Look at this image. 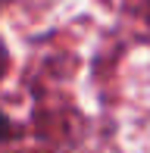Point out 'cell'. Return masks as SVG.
Wrapping results in <instances>:
<instances>
[{
	"label": "cell",
	"mask_w": 150,
	"mask_h": 153,
	"mask_svg": "<svg viewBox=\"0 0 150 153\" xmlns=\"http://www.w3.org/2000/svg\"><path fill=\"white\" fill-rule=\"evenodd\" d=\"M16 134V128H13V122H10V116L0 109V141H6V137H13Z\"/></svg>",
	"instance_id": "cell-1"
}]
</instances>
